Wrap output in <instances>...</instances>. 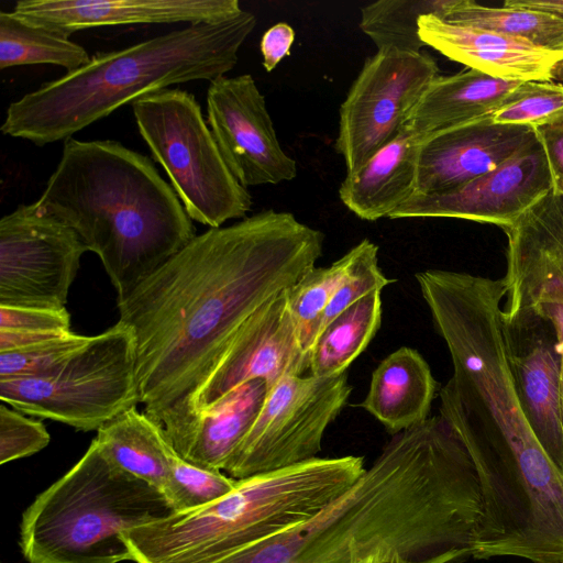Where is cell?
Wrapping results in <instances>:
<instances>
[{"label":"cell","instance_id":"obj_1","mask_svg":"<svg viewBox=\"0 0 563 563\" xmlns=\"http://www.w3.org/2000/svg\"><path fill=\"white\" fill-rule=\"evenodd\" d=\"M323 242L292 213L264 210L196 235L117 301L135 338L140 404L166 434L239 328L314 267Z\"/></svg>","mask_w":563,"mask_h":563},{"label":"cell","instance_id":"obj_2","mask_svg":"<svg viewBox=\"0 0 563 563\" xmlns=\"http://www.w3.org/2000/svg\"><path fill=\"white\" fill-rule=\"evenodd\" d=\"M481 479L441 416L396 433L360 479L313 517L213 563H461L484 528Z\"/></svg>","mask_w":563,"mask_h":563},{"label":"cell","instance_id":"obj_3","mask_svg":"<svg viewBox=\"0 0 563 563\" xmlns=\"http://www.w3.org/2000/svg\"><path fill=\"white\" fill-rule=\"evenodd\" d=\"M35 202L40 211L73 228L99 256L117 301L197 235L154 163L117 141L66 140Z\"/></svg>","mask_w":563,"mask_h":563},{"label":"cell","instance_id":"obj_4","mask_svg":"<svg viewBox=\"0 0 563 563\" xmlns=\"http://www.w3.org/2000/svg\"><path fill=\"white\" fill-rule=\"evenodd\" d=\"M255 25V15L242 10L98 53L84 67L11 102L0 130L38 146L65 142L125 103L173 85L224 76Z\"/></svg>","mask_w":563,"mask_h":563},{"label":"cell","instance_id":"obj_5","mask_svg":"<svg viewBox=\"0 0 563 563\" xmlns=\"http://www.w3.org/2000/svg\"><path fill=\"white\" fill-rule=\"evenodd\" d=\"M365 470L363 456H317L236 479L220 499L126 530L123 538L135 563H213L307 521Z\"/></svg>","mask_w":563,"mask_h":563},{"label":"cell","instance_id":"obj_6","mask_svg":"<svg viewBox=\"0 0 563 563\" xmlns=\"http://www.w3.org/2000/svg\"><path fill=\"white\" fill-rule=\"evenodd\" d=\"M172 514L161 492L113 465L92 440L23 511L19 545L26 563L133 561L123 533Z\"/></svg>","mask_w":563,"mask_h":563},{"label":"cell","instance_id":"obj_7","mask_svg":"<svg viewBox=\"0 0 563 563\" xmlns=\"http://www.w3.org/2000/svg\"><path fill=\"white\" fill-rule=\"evenodd\" d=\"M139 132L191 220L220 228L244 219L252 196L225 164L194 95L166 88L132 102Z\"/></svg>","mask_w":563,"mask_h":563},{"label":"cell","instance_id":"obj_8","mask_svg":"<svg viewBox=\"0 0 563 563\" xmlns=\"http://www.w3.org/2000/svg\"><path fill=\"white\" fill-rule=\"evenodd\" d=\"M135 347L132 330L118 321L44 375L0 378V399L24 415L98 431L140 404Z\"/></svg>","mask_w":563,"mask_h":563},{"label":"cell","instance_id":"obj_9","mask_svg":"<svg viewBox=\"0 0 563 563\" xmlns=\"http://www.w3.org/2000/svg\"><path fill=\"white\" fill-rule=\"evenodd\" d=\"M351 393L346 373L282 378L267 390L254 424L224 472L242 479L317 457L327 428Z\"/></svg>","mask_w":563,"mask_h":563},{"label":"cell","instance_id":"obj_10","mask_svg":"<svg viewBox=\"0 0 563 563\" xmlns=\"http://www.w3.org/2000/svg\"><path fill=\"white\" fill-rule=\"evenodd\" d=\"M437 76L435 60L422 52L377 51L364 63L340 107L335 150L346 174L400 134Z\"/></svg>","mask_w":563,"mask_h":563},{"label":"cell","instance_id":"obj_11","mask_svg":"<svg viewBox=\"0 0 563 563\" xmlns=\"http://www.w3.org/2000/svg\"><path fill=\"white\" fill-rule=\"evenodd\" d=\"M87 251L73 228L36 202L18 206L0 220V306L65 309Z\"/></svg>","mask_w":563,"mask_h":563},{"label":"cell","instance_id":"obj_12","mask_svg":"<svg viewBox=\"0 0 563 563\" xmlns=\"http://www.w3.org/2000/svg\"><path fill=\"white\" fill-rule=\"evenodd\" d=\"M287 289L239 328L191 397L185 420L167 437L246 382L261 378L269 389L282 378L303 375L309 369L310 355L300 345Z\"/></svg>","mask_w":563,"mask_h":563},{"label":"cell","instance_id":"obj_13","mask_svg":"<svg viewBox=\"0 0 563 563\" xmlns=\"http://www.w3.org/2000/svg\"><path fill=\"white\" fill-rule=\"evenodd\" d=\"M207 123L231 173L245 188L297 176L279 144L265 98L250 74L220 76L207 90Z\"/></svg>","mask_w":563,"mask_h":563},{"label":"cell","instance_id":"obj_14","mask_svg":"<svg viewBox=\"0 0 563 563\" xmlns=\"http://www.w3.org/2000/svg\"><path fill=\"white\" fill-rule=\"evenodd\" d=\"M552 189L548 159L537 135L497 168L443 192L415 194L388 218H457L503 229Z\"/></svg>","mask_w":563,"mask_h":563},{"label":"cell","instance_id":"obj_15","mask_svg":"<svg viewBox=\"0 0 563 563\" xmlns=\"http://www.w3.org/2000/svg\"><path fill=\"white\" fill-rule=\"evenodd\" d=\"M503 333L520 405L542 450L563 476V351L553 323L536 307L503 311Z\"/></svg>","mask_w":563,"mask_h":563},{"label":"cell","instance_id":"obj_16","mask_svg":"<svg viewBox=\"0 0 563 563\" xmlns=\"http://www.w3.org/2000/svg\"><path fill=\"white\" fill-rule=\"evenodd\" d=\"M503 230L507 236L503 311L563 303V196L550 191Z\"/></svg>","mask_w":563,"mask_h":563},{"label":"cell","instance_id":"obj_17","mask_svg":"<svg viewBox=\"0 0 563 563\" xmlns=\"http://www.w3.org/2000/svg\"><path fill=\"white\" fill-rule=\"evenodd\" d=\"M536 139V129L495 123L492 117L431 134L420 147L415 194H439L468 183Z\"/></svg>","mask_w":563,"mask_h":563},{"label":"cell","instance_id":"obj_18","mask_svg":"<svg viewBox=\"0 0 563 563\" xmlns=\"http://www.w3.org/2000/svg\"><path fill=\"white\" fill-rule=\"evenodd\" d=\"M242 10L238 0H20L12 11L69 37L100 26L216 22Z\"/></svg>","mask_w":563,"mask_h":563},{"label":"cell","instance_id":"obj_19","mask_svg":"<svg viewBox=\"0 0 563 563\" xmlns=\"http://www.w3.org/2000/svg\"><path fill=\"white\" fill-rule=\"evenodd\" d=\"M419 36L445 57L486 75L519 81L551 80L563 52L541 48L523 40L485 29L422 15Z\"/></svg>","mask_w":563,"mask_h":563},{"label":"cell","instance_id":"obj_20","mask_svg":"<svg viewBox=\"0 0 563 563\" xmlns=\"http://www.w3.org/2000/svg\"><path fill=\"white\" fill-rule=\"evenodd\" d=\"M267 390L261 378L246 382L167 438L183 460L202 468L224 471L254 424Z\"/></svg>","mask_w":563,"mask_h":563},{"label":"cell","instance_id":"obj_21","mask_svg":"<svg viewBox=\"0 0 563 563\" xmlns=\"http://www.w3.org/2000/svg\"><path fill=\"white\" fill-rule=\"evenodd\" d=\"M423 137L405 126L360 169L346 174L339 188L342 203L365 221L388 218L416 192Z\"/></svg>","mask_w":563,"mask_h":563},{"label":"cell","instance_id":"obj_22","mask_svg":"<svg viewBox=\"0 0 563 563\" xmlns=\"http://www.w3.org/2000/svg\"><path fill=\"white\" fill-rule=\"evenodd\" d=\"M522 81L507 80L471 69L437 76L413 109L407 126L423 139L468 123L505 106Z\"/></svg>","mask_w":563,"mask_h":563},{"label":"cell","instance_id":"obj_23","mask_svg":"<svg viewBox=\"0 0 563 563\" xmlns=\"http://www.w3.org/2000/svg\"><path fill=\"white\" fill-rule=\"evenodd\" d=\"M437 382L427 361L417 350L401 346L374 369L358 407L394 435L429 418Z\"/></svg>","mask_w":563,"mask_h":563},{"label":"cell","instance_id":"obj_24","mask_svg":"<svg viewBox=\"0 0 563 563\" xmlns=\"http://www.w3.org/2000/svg\"><path fill=\"white\" fill-rule=\"evenodd\" d=\"M115 466L146 482L165 498L177 452L162 426L136 407L103 424L93 439Z\"/></svg>","mask_w":563,"mask_h":563},{"label":"cell","instance_id":"obj_25","mask_svg":"<svg viewBox=\"0 0 563 563\" xmlns=\"http://www.w3.org/2000/svg\"><path fill=\"white\" fill-rule=\"evenodd\" d=\"M382 307V291L375 290L335 317L311 349L310 375L335 377L344 374L378 331Z\"/></svg>","mask_w":563,"mask_h":563},{"label":"cell","instance_id":"obj_26","mask_svg":"<svg viewBox=\"0 0 563 563\" xmlns=\"http://www.w3.org/2000/svg\"><path fill=\"white\" fill-rule=\"evenodd\" d=\"M81 45L34 24L13 11H0V69L51 64L75 71L90 62Z\"/></svg>","mask_w":563,"mask_h":563},{"label":"cell","instance_id":"obj_27","mask_svg":"<svg viewBox=\"0 0 563 563\" xmlns=\"http://www.w3.org/2000/svg\"><path fill=\"white\" fill-rule=\"evenodd\" d=\"M523 40L544 49L563 52V18L541 11L486 7L472 0H452L440 18Z\"/></svg>","mask_w":563,"mask_h":563},{"label":"cell","instance_id":"obj_28","mask_svg":"<svg viewBox=\"0 0 563 563\" xmlns=\"http://www.w3.org/2000/svg\"><path fill=\"white\" fill-rule=\"evenodd\" d=\"M452 0H379L361 9L360 27L377 51L420 53L426 46L419 36V19L441 18Z\"/></svg>","mask_w":563,"mask_h":563},{"label":"cell","instance_id":"obj_29","mask_svg":"<svg viewBox=\"0 0 563 563\" xmlns=\"http://www.w3.org/2000/svg\"><path fill=\"white\" fill-rule=\"evenodd\" d=\"M354 258L353 247L330 266L312 267L287 289L288 306L302 350L310 355L328 305Z\"/></svg>","mask_w":563,"mask_h":563},{"label":"cell","instance_id":"obj_30","mask_svg":"<svg viewBox=\"0 0 563 563\" xmlns=\"http://www.w3.org/2000/svg\"><path fill=\"white\" fill-rule=\"evenodd\" d=\"M563 117V82L522 81L509 101L495 111L499 124L538 129Z\"/></svg>","mask_w":563,"mask_h":563},{"label":"cell","instance_id":"obj_31","mask_svg":"<svg viewBox=\"0 0 563 563\" xmlns=\"http://www.w3.org/2000/svg\"><path fill=\"white\" fill-rule=\"evenodd\" d=\"M236 479L221 471L196 466L176 455L166 499L174 514L205 507L231 493Z\"/></svg>","mask_w":563,"mask_h":563},{"label":"cell","instance_id":"obj_32","mask_svg":"<svg viewBox=\"0 0 563 563\" xmlns=\"http://www.w3.org/2000/svg\"><path fill=\"white\" fill-rule=\"evenodd\" d=\"M353 250L354 258L328 305L321 331L346 308L372 291H382L394 282L385 276L378 265V246L375 243L364 239Z\"/></svg>","mask_w":563,"mask_h":563},{"label":"cell","instance_id":"obj_33","mask_svg":"<svg viewBox=\"0 0 563 563\" xmlns=\"http://www.w3.org/2000/svg\"><path fill=\"white\" fill-rule=\"evenodd\" d=\"M89 336L67 332L46 341L0 352V378L44 375L80 349Z\"/></svg>","mask_w":563,"mask_h":563},{"label":"cell","instance_id":"obj_34","mask_svg":"<svg viewBox=\"0 0 563 563\" xmlns=\"http://www.w3.org/2000/svg\"><path fill=\"white\" fill-rule=\"evenodd\" d=\"M51 435L41 420L0 406V464L33 455L48 445Z\"/></svg>","mask_w":563,"mask_h":563},{"label":"cell","instance_id":"obj_35","mask_svg":"<svg viewBox=\"0 0 563 563\" xmlns=\"http://www.w3.org/2000/svg\"><path fill=\"white\" fill-rule=\"evenodd\" d=\"M70 314L65 309L0 306V331L29 333L70 332Z\"/></svg>","mask_w":563,"mask_h":563},{"label":"cell","instance_id":"obj_36","mask_svg":"<svg viewBox=\"0 0 563 563\" xmlns=\"http://www.w3.org/2000/svg\"><path fill=\"white\" fill-rule=\"evenodd\" d=\"M536 132L548 159L552 190L563 196V117L536 129Z\"/></svg>","mask_w":563,"mask_h":563},{"label":"cell","instance_id":"obj_37","mask_svg":"<svg viewBox=\"0 0 563 563\" xmlns=\"http://www.w3.org/2000/svg\"><path fill=\"white\" fill-rule=\"evenodd\" d=\"M294 41L295 31L285 22L274 24L263 34L260 47L266 71H273L279 62L289 55Z\"/></svg>","mask_w":563,"mask_h":563},{"label":"cell","instance_id":"obj_38","mask_svg":"<svg viewBox=\"0 0 563 563\" xmlns=\"http://www.w3.org/2000/svg\"><path fill=\"white\" fill-rule=\"evenodd\" d=\"M504 5L541 11L563 18V0H506Z\"/></svg>","mask_w":563,"mask_h":563},{"label":"cell","instance_id":"obj_39","mask_svg":"<svg viewBox=\"0 0 563 563\" xmlns=\"http://www.w3.org/2000/svg\"><path fill=\"white\" fill-rule=\"evenodd\" d=\"M536 307L543 316H545L556 329L558 336L563 351V303L558 302H540Z\"/></svg>","mask_w":563,"mask_h":563},{"label":"cell","instance_id":"obj_40","mask_svg":"<svg viewBox=\"0 0 563 563\" xmlns=\"http://www.w3.org/2000/svg\"><path fill=\"white\" fill-rule=\"evenodd\" d=\"M377 563H407L401 556L394 555L393 558L386 559Z\"/></svg>","mask_w":563,"mask_h":563},{"label":"cell","instance_id":"obj_41","mask_svg":"<svg viewBox=\"0 0 563 563\" xmlns=\"http://www.w3.org/2000/svg\"><path fill=\"white\" fill-rule=\"evenodd\" d=\"M561 411H562V426H563V368H562V384H561Z\"/></svg>","mask_w":563,"mask_h":563}]
</instances>
